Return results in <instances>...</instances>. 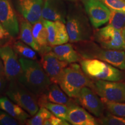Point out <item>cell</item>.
<instances>
[{"mask_svg": "<svg viewBox=\"0 0 125 125\" xmlns=\"http://www.w3.org/2000/svg\"><path fill=\"white\" fill-rule=\"evenodd\" d=\"M22 71L18 79L20 83L38 97L52 83L41 63L34 60L20 58Z\"/></svg>", "mask_w": 125, "mask_h": 125, "instance_id": "1", "label": "cell"}, {"mask_svg": "<svg viewBox=\"0 0 125 125\" xmlns=\"http://www.w3.org/2000/svg\"><path fill=\"white\" fill-rule=\"evenodd\" d=\"M75 47L82 59H98L122 70H125V53L123 51L107 49L91 40L76 42Z\"/></svg>", "mask_w": 125, "mask_h": 125, "instance_id": "2", "label": "cell"}, {"mask_svg": "<svg viewBox=\"0 0 125 125\" xmlns=\"http://www.w3.org/2000/svg\"><path fill=\"white\" fill-rule=\"evenodd\" d=\"M58 84L67 96L74 98L77 97L83 87H89L93 89L94 87V82L75 62L65 68Z\"/></svg>", "mask_w": 125, "mask_h": 125, "instance_id": "3", "label": "cell"}, {"mask_svg": "<svg viewBox=\"0 0 125 125\" xmlns=\"http://www.w3.org/2000/svg\"><path fill=\"white\" fill-rule=\"evenodd\" d=\"M81 66L89 77L109 81H119L123 78L120 69L113 65L96 59H84L80 61Z\"/></svg>", "mask_w": 125, "mask_h": 125, "instance_id": "4", "label": "cell"}, {"mask_svg": "<svg viewBox=\"0 0 125 125\" xmlns=\"http://www.w3.org/2000/svg\"><path fill=\"white\" fill-rule=\"evenodd\" d=\"M6 94L31 116H34L39 110L37 96L18 81L9 82Z\"/></svg>", "mask_w": 125, "mask_h": 125, "instance_id": "5", "label": "cell"}, {"mask_svg": "<svg viewBox=\"0 0 125 125\" xmlns=\"http://www.w3.org/2000/svg\"><path fill=\"white\" fill-rule=\"evenodd\" d=\"M65 25L71 42L89 41L93 38L94 33L86 18L79 12L71 10L67 15Z\"/></svg>", "mask_w": 125, "mask_h": 125, "instance_id": "6", "label": "cell"}, {"mask_svg": "<svg viewBox=\"0 0 125 125\" xmlns=\"http://www.w3.org/2000/svg\"><path fill=\"white\" fill-rule=\"evenodd\" d=\"M93 89L103 103H123L125 101V83L118 81L97 80Z\"/></svg>", "mask_w": 125, "mask_h": 125, "instance_id": "7", "label": "cell"}, {"mask_svg": "<svg viewBox=\"0 0 125 125\" xmlns=\"http://www.w3.org/2000/svg\"><path fill=\"white\" fill-rule=\"evenodd\" d=\"M93 39L105 49L115 51L125 50L122 29H117L109 24L97 30L94 33Z\"/></svg>", "mask_w": 125, "mask_h": 125, "instance_id": "8", "label": "cell"}, {"mask_svg": "<svg viewBox=\"0 0 125 125\" xmlns=\"http://www.w3.org/2000/svg\"><path fill=\"white\" fill-rule=\"evenodd\" d=\"M0 57L2 61L5 74L9 82L18 81L22 68L18 54L9 45L0 47Z\"/></svg>", "mask_w": 125, "mask_h": 125, "instance_id": "9", "label": "cell"}, {"mask_svg": "<svg viewBox=\"0 0 125 125\" xmlns=\"http://www.w3.org/2000/svg\"><path fill=\"white\" fill-rule=\"evenodd\" d=\"M40 63L51 82L57 84L68 65V62L60 60L52 51L42 54Z\"/></svg>", "mask_w": 125, "mask_h": 125, "instance_id": "10", "label": "cell"}, {"mask_svg": "<svg viewBox=\"0 0 125 125\" xmlns=\"http://www.w3.org/2000/svg\"><path fill=\"white\" fill-rule=\"evenodd\" d=\"M84 5L94 28L97 29L108 22L111 10L100 0H89Z\"/></svg>", "mask_w": 125, "mask_h": 125, "instance_id": "11", "label": "cell"}, {"mask_svg": "<svg viewBox=\"0 0 125 125\" xmlns=\"http://www.w3.org/2000/svg\"><path fill=\"white\" fill-rule=\"evenodd\" d=\"M84 108L97 118H100L104 111V104L96 92L89 87H83L76 98Z\"/></svg>", "mask_w": 125, "mask_h": 125, "instance_id": "12", "label": "cell"}, {"mask_svg": "<svg viewBox=\"0 0 125 125\" xmlns=\"http://www.w3.org/2000/svg\"><path fill=\"white\" fill-rule=\"evenodd\" d=\"M0 23L12 37L18 35L20 26L13 8L9 0H0Z\"/></svg>", "mask_w": 125, "mask_h": 125, "instance_id": "13", "label": "cell"}, {"mask_svg": "<svg viewBox=\"0 0 125 125\" xmlns=\"http://www.w3.org/2000/svg\"><path fill=\"white\" fill-rule=\"evenodd\" d=\"M16 8L23 17L31 24L42 18L43 0H16Z\"/></svg>", "mask_w": 125, "mask_h": 125, "instance_id": "14", "label": "cell"}, {"mask_svg": "<svg viewBox=\"0 0 125 125\" xmlns=\"http://www.w3.org/2000/svg\"><path fill=\"white\" fill-rule=\"evenodd\" d=\"M39 107H44L46 103L51 102L56 104L70 105L74 104L71 98L67 96V94L57 85V83H52L44 93L37 97Z\"/></svg>", "mask_w": 125, "mask_h": 125, "instance_id": "15", "label": "cell"}, {"mask_svg": "<svg viewBox=\"0 0 125 125\" xmlns=\"http://www.w3.org/2000/svg\"><path fill=\"white\" fill-rule=\"evenodd\" d=\"M66 9L63 2L60 0H46L42 10V18L45 20L65 23Z\"/></svg>", "mask_w": 125, "mask_h": 125, "instance_id": "16", "label": "cell"}, {"mask_svg": "<svg viewBox=\"0 0 125 125\" xmlns=\"http://www.w3.org/2000/svg\"><path fill=\"white\" fill-rule=\"evenodd\" d=\"M67 121L73 125H96L98 122L83 107L72 104L68 106Z\"/></svg>", "mask_w": 125, "mask_h": 125, "instance_id": "17", "label": "cell"}, {"mask_svg": "<svg viewBox=\"0 0 125 125\" xmlns=\"http://www.w3.org/2000/svg\"><path fill=\"white\" fill-rule=\"evenodd\" d=\"M52 51L60 60L68 64L80 62L82 59L73 45L70 43H65L52 46Z\"/></svg>", "mask_w": 125, "mask_h": 125, "instance_id": "18", "label": "cell"}, {"mask_svg": "<svg viewBox=\"0 0 125 125\" xmlns=\"http://www.w3.org/2000/svg\"><path fill=\"white\" fill-rule=\"evenodd\" d=\"M0 109L7 112L21 123L26 122V120L30 117V115L20 106L7 97H0Z\"/></svg>", "mask_w": 125, "mask_h": 125, "instance_id": "19", "label": "cell"}, {"mask_svg": "<svg viewBox=\"0 0 125 125\" xmlns=\"http://www.w3.org/2000/svg\"><path fill=\"white\" fill-rule=\"evenodd\" d=\"M32 34L35 41L40 47V53L43 54L52 51V48L49 45L47 30L43 22L42 18L33 24Z\"/></svg>", "mask_w": 125, "mask_h": 125, "instance_id": "20", "label": "cell"}, {"mask_svg": "<svg viewBox=\"0 0 125 125\" xmlns=\"http://www.w3.org/2000/svg\"><path fill=\"white\" fill-rule=\"evenodd\" d=\"M31 24L26 20L21 23L19 31L20 40L35 51L40 52V47L35 41L32 34V26Z\"/></svg>", "mask_w": 125, "mask_h": 125, "instance_id": "21", "label": "cell"}, {"mask_svg": "<svg viewBox=\"0 0 125 125\" xmlns=\"http://www.w3.org/2000/svg\"><path fill=\"white\" fill-rule=\"evenodd\" d=\"M13 49L20 58L36 60L38 59L37 51L23 42L16 41L13 45Z\"/></svg>", "mask_w": 125, "mask_h": 125, "instance_id": "22", "label": "cell"}, {"mask_svg": "<svg viewBox=\"0 0 125 125\" xmlns=\"http://www.w3.org/2000/svg\"><path fill=\"white\" fill-rule=\"evenodd\" d=\"M52 115V112L46 108L41 107L38 112L34 115V117L26 121V124L29 125H43Z\"/></svg>", "mask_w": 125, "mask_h": 125, "instance_id": "23", "label": "cell"}, {"mask_svg": "<svg viewBox=\"0 0 125 125\" xmlns=\"http://www.w3.org/2000/svg\"><path fill=\"white\" fill-rule=\"evenodd\" d=\"M44 107L49 109L52 114H53L55 116L67 121V114H68V108H69L68 105L48 102L46 103Z\"/></svg>", "mask_w": 125, "mask_h": 125, "instance_id": "24", "label": "cell"}, {"mask_svg": "<svg viewBox=\"0 0 125 125\" xmlns=\"http://www.w3.org/2000/svg\"><path fill=\"white\" fill-rule=\"evenodd\" d=\"M111 10L108 24L117 29H122L125 26V11Z\"/></svg>", "mask_w": 125, "mask_h": 125, "instance_id": "25", "label": "cell"}, {"mask_svg": "<svg viewBox=\"0 0 125 125\" xmlns=\"http://www.w3.org/2000/svg\"><path fill=\"white\" fill-rule=\"evenodd\" d=\"M55 24L57 32V45L67 43L70 38L66 25L60 21H56Z\"/></svg>", "mask_w": 125, "mask_h": 125, "instance_id": "26", "label": "cell"}, {"mask_svg": "<svg viewBox=\"0 0 125 125\" xmlns=\"http://www.w3.org/2000/svg\"><path fill=\"white\" fill-rule=\"evenodd\" d=\"M42 20L47 30L48 39L49 45L51 46H56L57 45V32H56L55 21L45 20L43 18Z\"/></svg>", "mask_w": 125, "mask_h": 125, "instance_id": "27", "label": "cell"}, {"mask_svg": "<svg viewBox=\"0 0 125 125\" xmlns=\"http://www.w3.org/2000/svg\"><path fill=\"white\" fill-rule=\"evenodd\" d=\"M108 110L114 115L119 116L125 117V103L105 102Z\"/></svg>", "mask_w": 125, "mask_h": 125, "instance_id": "28", "label": "cell"}, {"mask_svg": "<svg viewBox=\"0 0 125 125\" xmlns=\"http://www.w3.org/2000/svg\"><path fill=\"white\" fill-rule=\"evenodd\" d=\"M101 125H125V117L119 116L114 114H108L101 118Z\"/></svg>", "mask_w": 125, "mask_h": 125, "instance_id": "29", "label": "cell"}, {"mask_svg": "<svg viewBox=\"0 0 125 125\" xmlns=\"http://www.w3.org/2000/svg\"><path fill=\"white\" fill-rule=\"evenodd\" d=\"M110 9L125 11V0H101Z\"/></svg>", "mask_w": 125, "mask_h": 125, "instance_id": "30", "label": "cell"}, {"mask_svg": "<svg viewBox=\"0 0 125 125\" xmlns=\"http://www.w3.org/2000/svg\"><path fill=\"white\" fill-rule=\"evenodd\" d=\"M18 120L4 111L0 110V125H19Z\"/></svg>", "mask_w": 125, "mask_h": 125, "instance_id": "31", "label": "cell"}, {"mask_svg": "<svg viewBox=\"0 0 125 125\" xmlns=\"http://www.w3.org/2000/svg\"><path fill=\"white\" fill-rule=\"evenodd\" d=\"M68 121L55 116L53 114L45 121L44 125H68Z\"/></svg>", "mask_w": 125, "mask_h": 125, "instance_id": "32", "label": "cell"}, {"mask_svg": "<svg viewBox=\"0 0 125 125\" xmlns=\"http://www.w3.org/2000/svg\"><path fill=\"white\" fill-rule=\"evenodd\" d=\"M10 34L3 27V26L0 23V41H3L7 40Z\"/></svg>", "mask_w": 125, "mask_h": 125, "instance_id": "33", "label": "cell"}, {"mask_svg": "<svg viewBox=\"0 0 125 125\" xmlns=\"http://www.w3.org/2000/svg\"><path fill=\"white\" fill-rule=\"evenodd\" d=\"M8 81L5 75L0 74V94L2 93L6 86H7V81Z\"/></svg>", "mask_w": 125, "mask_h": 125, "instance_id": "34", "label": "cell"}, {"mask_svg": "<svg viewBox=\"0 0 125 125\" xmlns=\"http://www.w3.org/2000/svg\"><path fill=\"white\" fill-rule=\"evenodd\" d=\"M0 74L5 75V71H4V64H3L2 61L1 60V57H0Z\"/></svg>", "mask_w": 125, "mask_h": 125, "instance_id": "35", "label": "cell"}, {"mask_svg": "<svg viewBox=\"0 0 125 125\" xmlns=\"http://www.w3.org/2000/svg\"><path fill=\"white\" fill-rule=\"evenodd\" d=\"M122 34H123V38H124V40L125 41V26H124V27L122 29Z\"/></svg>", "mask_w": 125, "mask_h": 125, "instance_id": "36", "label": "cell"}, {"mask_svg": "<svg viewBox=\"0 0 125 125\" xmlns=\"http://www.w3.org/2000/svg\"><path fill=\"white\" fill-rule=\"evenodd\" d=\"M81 1H82V2L83 3V4H85V3L87 1H88L89 0H81ZM100 1H101V0H100Z\"/></svg>", "mask_w": 125, "mask_h": 125, "instance_id": "37", "label": "cell"}, {"mask_svg": "<svg viewBox=\"0 0 125 125\" xmlns=\"http://www.w3.org/2000/svg\"><path fill=\"white\" fill-rule=\"evenodd\" d=\"M1 46H2V45H1V42H0V47H1Z\"/></svg>", "mask_w": 125, "mask_h": 125, "instance_id": "38", "label": "cell"}, {"mask_svg": "<svg viewBox=\"0 0 125 125\" xmlns=\"http://www.w3.org/2000/svg\"><path fill=\"white\" fill-rule=\"evenodd\" d=\"M68 1H74V0H68Z\"/></svg>", "mask_w": 125, "mask_h": 125, "instance_id": "39", "label": "cell"}]
</instances>
